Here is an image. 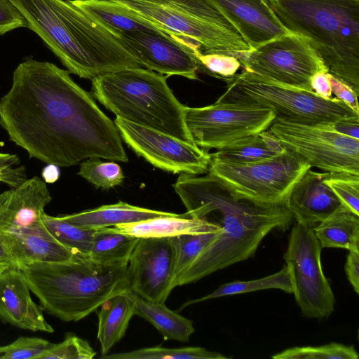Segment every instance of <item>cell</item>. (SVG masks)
Returning <instances> with one entry per match:
<instances>
[{
	"label": "cell",
	"instance_id": "18",
	"mask_svg": "<svg viewBox=\"0 0 359 359\" xmlns=\"http://www.w3.org/2000/svg\"><path fill=\"white\" fill-rule=\"evenodd\" d=\"M255 49L274 39L294 34L277 17L268 0H208Z\"/></svg>",
	"mask_w": 359,
	"mask_h": 359
},
{
	"label": "cell",
	"instance_id": "48",
	"mask_svg": "<svg viewBox=\"0 0 359 359\" xmlns=\"http://www.w3.org/2000/svg\"><path fill=\"white\" fill-rule=\"evenodd\" d=\"M0 182L6 184L11 188H16L22 184L18 180L3 172H0Z\"/></svg>",
	"mask_w": 359,
	"mask_h": 359
},
{
	"label": "cell",
	"instance_id": "29",
	"mask_svg": "<svg viewBox=\"0 0 359 359\" xmlns=\"http://www.w3.org/2000/svg\"><path fill=\"white\" fill-rule=\"evenodd\" d=\"M139 238L112 232L106 228L96 229L89 257L104 264L128 263Z\"/></svg>",
	"mask_w": 359,
	"mask_h": 359
},
{
	"label": "cell",
	"instance_id": "23",
	"mask_svg": "<svg viewBox=\"0 0 359 359\" xmlns=\"http://www.w3.org/2000/svg\"><path fill=\"white\" fill-rule=\"evenodd\" d=\"M175 214L176 213L150 210L119 201L78 213L60 215V217L80 227L98 229Z\"/></svg>",
	"mask_w": 359,
	"mask_h": 359
},
{
	"label": "cell",
	"instance_id": "31",
	"mask_svg": "<svg viewBox=\"0 0 359 359\" xmlns=\"http://www.w3.org/2000/svg\"><path fill=\"white\" fill-rule=\"evenodd\" d=\"M42 221L47 231L60 243L82 256H89L96 229H86L69 223L60 216L43 213Z\"/></svg>",
	"mask_w": 359,
	"mask_h": 359
},
{
	"label": "cell",
	"instance_id": "1",
	"mask_svg": "<svg viewBox=\"0 0 359 359\" xmlns=\"http://www.w3.org/2000/svg\"><path fill=\"white\" fill-rule=\"evenodd\" d=\"M52 62L29 57L0 99V126L29 158L69 167L89 158L128 162L119 132L88 93Z\"/></svg>",
	"mask_w": 359,
	"mask_h": 359
},
{
	"label": "cell",
	"instance_id": "24",
	"mask_svg": "<svg viewBox=\"0 0 359 359\" xmlns=\"http://www.w3.org/2000/svg\"><path fill=\"white\" fill-rule=\"evenodd\" d=\"M72 1L111 34L139 32H156L165 34L149 21L111 0H72Z\"/></svg>",
	"mask_w": 359,
	"mask_h": 359
},
{
	"label": "cell",
	"instance_id": "17",
	"mask_svg": "<svg viewBox=\"0 0 359 359\" xmlns=\"http://www.w3.org/2000/svg\"><path fill=\"white\" fill-rule=\"evenodd\" d=\"M52 197L46 183L35 176L0 194V232L51 236L42 221Z\"/></svg>",
	"mask_w": 359,
	"mask_h": 359
},
{
	"label": "cell",
	"instance_id": "44",
	"mask_svg": "<svg viewBox=\"0 0 359 359\" xmlns=\"http://www.w3.org/2000/svg\"><path fill=\"white\" fill-rule=\"evenodd\" d=\"M344 269L354 291L359 294V250L349 251Z\"/></svg>",
	"mask_w": 359,
	"mask_h": 359
},
{
	"label": "cell",
	"instance_id": "10",
	"mask_svg": "<svg viewBox=\"0 0 359 359\" xmlns=\"http://www.w3.org/2000/svg\"><path fill=\"white\" fill-rule=\"evenodd\" d=\"M321 250L312 227L298 223L292 226L283 257L295 301L306 318H325L334 309V296L323 272Z\"/></svg>",
	"mask_w": 359,
	"mask_h": 359
},
{
	"label": "cell",
	"instance_id": "32",
	"mask_svg": "<svg viewBox=\"0 0 359 359\" xmlns=\"http://www.w3.org/2000/svg\"><path fill=\"white\" fill-rule=\"evenodd\" d=\"M220 233L222 231L183 234L170 238L175 252L173 288L191 263Z\"/></svg>",
	"mask_w": 359,
	"mask_h": 359
},
{
	"label": "cell",
	"instance_id": "46",
	"mask_svg": "<svg viewBox=\"0 0 359 359\" xmlns=\"http://www.w3.org/2000/svg\"><path fill=\"white\" fill-rule=\"evenodd\" d=\"M41 175L46 183H54L60 177L59 166L55 164H47L43 168Z\"/></svg>",
	"mask_w": 359,
	"mask_h": 359
},
{
	"label": "cell",
	"instance_id": "14",
	"mask_svg": "<svg viewBox=\"0 0 359 359\" xmlns=\"http://www.w3.org/2000/svg\"><path fill=\"white\" fill-rule=\"evenodd\" d=\"M114 123L124 142L153 165L173 173L208 171L210 154L195 144L117 116Z\"/></svg>",
	"mask_w": 359,
	"mask_h": 359
},
{
	"label": "cell",
	"instance_id": "19",
	"mask_svg": "<svg viewBox=\"0 0 359 359\" xmlns=\"http://www.w3.org/2000/svg\"><path fill=\"white\" fill-rule=\"evenodd\" d=\"M30 291L20 268L8 265L0 275V320L23 330L53 332Z\"/></svg>",
	"mask_w": 359,
	"mask_h": 359
},
{
	"label": "cell",
	"instance_id": "2",
	"mask_svg": "<svg viewBox=\"0 0 359 359\" xmlns=\"http://www.w3.org/2000/svg\"><path fill=\"white\" fill-rule=\"evenodd\" d=\"M173 188L190 217L213 216V222L222 230L181 276L176 287L253 257L269 233L287 229L293 220L285 205L237 199L209 172L201 177L181 173Z\"/></svg>",
	"mask_w": 359,
	"mask_h": 359
},
{
	"label": "cell",
	"instance_id": "21",
	"mask_svg": "<svg viewBox=\"0 0 359 359\" xmlns=\"http://www.w3.org/2000/svg\"><path fill=\"white\" fill-rule=\"evenodd\" d=\"M112 232L140 238H171L183 234L222 231L216 222L190 217L187 212L160 216L134 223L107 227Z\"/></svg>",
	"mask_w": 359,
	"mask_h": 359
},
{
	"label": "cell",
	"instance_id": "26",
	"mask_svg": "<svg viewBox=\"0 0 359 359\" xmlns=\"http://www.w3.org/2000/svg\"><path fill=\"white\" fill-rule=\"evenodd\" d=\"M287 149L269 130L239 139L210 154L211 158L233 163H248L269 159Z\"/></svg>",
	"mask_w": 359,
	"mask_h": 359
},
{
	"label": "cell",
	"instance_id": "34",
	"mask_svg": "<svg viewBox=\"0 0 359 359\" xmlns=\"http://www.w3.org/2000/svg\"><path fill=\"white\" fill-rule=\"evenodd\" d=\"M274 359H358L353 346L330 343L320 346H297L271 356Z\"/></svg>",
	"mask_w": 359,
	"mask_h": 359
},
{
	"label": "cell",
	"instance_id": "28",
	"mask_svg": "<svg viewBox=\"0 0 359 359\" xmlns=\"http://www.w3.org/2000/svg\"><path fill=\"white\" fill-rule=\"evenodd\" d=\"M313 229L322 248L359 250V215L343 205Z\"/></svg>",
	"mask_w": 359,
	"mask_h": 359
},
{
	"label": "cell",
	"instance_id": "8",
	"mask_svg": "<svg viewBox=\"0 0 359 359\" xmlns=\"http://www.w3.org/2000/svg\"><path fill=\"white\" fill-rule=\"evenodd\" d=\"M224 81L226 90L216 102L259 105L272 110L277 118L323 127L340 118L359 116L337 97L325 99L313 91L286 86L247 70Z\"/></svg>",
	"mask_w": 359,
	"mask_h": 359
},
{
	"label": "cell",
	"instance_id": "13",
	"mask_svg": "<svg viewBox=\"0 0 359 359\" xmlns=\"http://www.w3.org/2000/svg\"><path fill=\"white\" fill-rule=\"evenodd\" d=\"M238 59L244 70L307 91H313L311 79L314 74L329 72L309 42L296 34L274 39Z\"/></svg>",
	"mask_w": 359,
	"mask_h": 359
},
{
	"label": "cell",
	"instance_id": "49",
	"mask_svg": "<svg viewBox=\"0 0 359 359\" xmlns=\"http://www.w3.org/2000/svg\"><path fill=\"white\" fill-rule=\"evenodd\" d=\"M8 265H10V264H6L0 262V275L8 267Z\"/></svg>",
	"mask_w": 359,
	"mask_h": 359
},
{
	"label": "cell",
	"instance_id": "3",
	"mask_svg": "<svg viewBox=\"0 0 359 359\" xmlns=\"http://www.w3.org/2000/svg\"><path fill=\"white\" fill-rule=\"evenodd\" d=\"M34 32L70 73L95 77L143 67L107 29L72 0H11Z\"/></svg>",
	"mask_w": 359,
	"mask_h": 359
},
{
	"label": "cell",
	"instance_id": "4",
	"mask_svg": "<svg viewBox=\"0 0 359 359\" xmlns=\"http://www.w3.org/2000/svg\"><path fill=\"white\" fill-rule=\"evenodd\" d=\"M128 263L104 264L89 256L20 268L43 309L65 322L79 321L107 299L130 290Z\"/></svg>",
	"mask_w": 359,
	"mask_h": 359
},
{
	"label": "cell",
	"instance_id": "9",
	"mask_svg": "<svg viewBox=\"0 0 359 359\" xmlns=\"http://www.w3.org/2000/svg\"><path fill=\"white\" fill-rule=\"evenodd\" d=\"M309 168L302 156L287 149L275 157L248 163L211 158L208 172L237 199L285 205L292 188Z\"/></svg>",
	"mask_w": 359,
	"mask_h": 359
},
{
	"label": "cell",
	"instance_id": "6",
	"mask_svg": "<svg viewBox=\"0 0 359 359\" xmlns=\"http://www.w3.org/2000/svg\"><path fill=\"white\" fill-rule=\"evenodd\" d=\"M166 79L144 67L128 68L92 79L91 91L117 117L194 143L184 122L185 106Z\"/></svg>",
	"mask_w": 359,
	"mask_h": 359
},
{
	"label": "cell",
	"instance_id": "42",
	"mask_svg": "<svg viewBox=\"0 0 359 359\" xmlns=\"http://www.w3.org/2000/svg\"><path fill=\"white\" fill-rule=\"evenodd\" d=\"M20 160L16 154L0 153V172L5 173L23 183L27 180L24 165L18 166Z\"/></svg>",
	"mask_w": 359,
	"mask_h": 359
},
{
	"label": "cell",
	"instance_id": "35",
	"mask_svg": "<svg viewBox=\"0 0 359 359\" xmlns=\"http://www.w3.org/2000/svg\"><path fill=\"white\" fill-rule=\"evenodd\" d=\"M78 175L97 188L109 189L120 185L124 175L120 165L114 162L102 161L89 158L81 163Z\"/></svg>",
	"mask_w": 359,
	"mask_h": 359
},
{
	"label": "cell",
	"instance_id": "45",
	"mask_svg": "<svg viewBox=\"0 0 359 359\" xmlns=\"http://www.w3.org/2000/svg\"><path fill=\"white\" fill-rule=\"evenodd\" d=\"M328 72H316L311 79L312 90L325 99H330L332 94L331 84L327 75Z\"/></svg>",
	"mask_w": 359,
	"mask_h": 359
},
{
	"label": "cell",
	"instance_id": "37",
	"mask_svg": "<svg viewBox=\"0 0 359 359\" xmlns=\"http://www.w3.org/2000/svg\"><path fill=\"white\" fill-rule=\"evenodd\" d=\"M53 344L39 337H20L10 344L3 346L0 359H40Z\"/></svg>",
	"mask_w": 359,
	"mask_h": 359
},
{
	"label": "cell",
	"instance_id": "33",
	"mask_svg": "<svg viewBox=\"0 0 359 359\" xmlns=\"http://www.w3.org/2000/svg\"><path fill=\"white\" fill-rule=\"evenodd\" d=\"M105 359H228L219 353L210 351L202 347L168 348L154 346L130 352L102 355Z\"/></svg>",
	"mask_w": 359,
	"mask_h": 359
},
{
	"label": "cell",
	"instance_id": "25",
	"mask_svg": "<svg viewBox=\"0 0 359 359\" xmlns=\"http://www.w3.org/2000/svg\"><path fill=\"white\" fill-rule=\"evenodd\" d=\"M100 307L97 339L104 355L125 335L134 307L128 291L107 299Z\"/></svg>",
	"mask_w": 359,
	"mask_h": 359
},
{
	"label": "cell",
	"instance_id": "36",
	"mask_svg": "<svg viewBox=\"0 0 359 359\" xmlns=\"http://www.w3.org/2000/svg\"><path fill=\"white\" fill-rule=\"evenodd\" d=\"M325 182L344 206L359 215V175L327 172Z\"/></svg>",
	"mask_w": 359,
	"mask_h": 359
},
{
	"label": "cell",
	"instance_id": "22",
	"mask_svg": "<svg viewBox=\"0 0 359 359\" xmlns=\"http://www.w3.org/2000/svg\"><path fill=\"white\" fill-rule=\"evenodd\" d=\"M0 236L19 267L32 263L69 261L79 255L52 236L4 232H0Z\"/></svg>",
	"mask_w": 359,
	"mask_h": 359
},
{
	"label": "cell",
	"instance_id": "11",
	"mask_svg": "<svg viewBox=\"0 0 359 359\" xmlns=\"http://www.w3.org/2000/svg\"><path fill=\"white\" fill-rule=\"evenodd\" d=\"M275 118L270 109L248 103L215 102L184 107V122L194 143L207 151L266 130Z\"/></svg>",
	"mask_w": 359,
	"mask_h": 359
},
{
	"label": "cell",
	"instance_id": "40",
	"mask_svg": "<svg viewBox=\"0 0 359 359\" xmlns=\"http://www.w3.org/2000/svg\"><path fill=\"white\" fill-rule=\"evenodd\" d=\"M20 27H27L26 19L11 0H0V36Z\"/></svg>",
	"mask_w": 359,
	"mask_h": 359
},
{
	"label": "cell",
	"instance_id": "15",
	"mask_svg": "<svg viewBox=\"0 0 359 359\" xmlns=\"http://www.w3.org/2000/svg\"><path fill=\"white\" fill-rule=\"evenodd\" d=\"M175 252L170 238H140L128 261L130 290L164 303L173 289Z\"/></svg>",
	"mask_w": 359,
	"mask_h": 359
},
{
	"label": "cell",
	"instance_id": "27",
	"mask_svg": "<svg viewBox=\"0 0 359 359\" xmlns=\"http://www.w3.org/2000/svg\"><path fill=\"white\" fill-rule=\"evenodd\" d=\"M128 294L133 302L134 315L152 324L165 339L186 342L194 332L193 321L168 309L164 303L147 301L133 292Z\"/></svg>",
	"mask_w": 359,
	"mask_h": 359
},
{
	"label": "cell",
	"instance_id": "16",
	"mask_svg": "<svg viewBox=\"0 0 359 359\" xmlns=\"http://www.w3.org/2000/svg\"><path fill=\"white\" fill-rule=\"evenodd\" d=\"M113 34L144 68L166 76L198 79L199 63L193 52L168 34L156 32Z\"/></svg>",
	"mask_w": 359,
	"mask_h": 359
},
{
	"label": "cell",
	"instance_id": "50",
	"mask_svg": "<svg viewBox=\"0 0 359 359\" xmlns=\"http://www.w3.org/2000/svg\"><path fill=\"white\" fill-rule=\"evenodd\" d=\"M2 350H3V346H0V354L2 352Z\"/></svg>",
	"mask_w": 359,
	"mask_h": 359
},
{
	"label": "cell",
	"instance_id": "39",
	"mask_svg": "<svg viewBox=\"0 0 359 359\" xmlns=\"http://www.w3.org/2000/svg\"><path fill=\"white\" fill-rule=\"evenodd\" d=\"M202 67L210 74L222 80L233 76L241 66L239 60L233 55L222 53H194Z\"/></svg>",
	"mask_w": 359,
	"mask_h": 359
},
{
	"label": "cell",
	"instance_id": "12",
	"mask_svg": "<svg viewBox=\"0 0 359 359\" xmlns=\"http://www.w3.org/2000/svg\"><path fill=\"white\" fill-rule=\"evenodd\" d=\"M312 167L359 175V140L325 128L276 118L268 129Z\"/></svg>",
	"mask_w": 359,
	"mask_h": 359
},
{
	"label": "cell",
	"instance_id": "47",
	"mask_svg": "<svg viewBox=\"0 0 359 359\" xmlns=\"http://www.w3.org/2000/svg\"><path fill=\"white\" fill-rule=\"evenodd\" d=\"M0 262L6 264H15L13 262L6 245L0 236ZM16 265V264H15Z\"/></svg>",
	"mask_w": 359,
	"mask_h": 359
},
{
	"label": "cell",
	"instance_id": "41",
	"mask_svg": "<svg viewBox=\"0 0 359 359\" xmlns=\"http://www.w3.org/2000/svg\"><path fill=\"white\" fill-rule=\"evenodd\" d=\"M331 84L332 91L336 97L349 106L356 112L359 113V104L358 101V95L355 92L351 86L345 81L327 74Z\"/></svg>",
	"mask_w": 359,
	"mask_h": 359
},
{
	"label": "cell",
	"instance_id": "5",
	"mask_svg": "<svg viewBox=\"0 0 359 359\" xmlns=\"http://www.w3.org/2000/svg\"><path fill=\"white\" fill-rule=\"evenodd\" d=\"M282 23L306 39L359 94V0H268Z\"/></svg>",
	"mask_w": 359,
	"mask_h": 359
},
{
	"label": "cell",
	"instance_id": "38",
	"mask_svg": "<svg viewBox=\"0 0 359 359\" xmlns=\"http://www.w3.org/2000/svg\"><path fill=\"white\" fill-rule=\"evenodd\" d=\"M95 355L87 341L72 335L59 344H53L40 359H92Z\"/></svg>",
	"mask_w": 359,
	"mask_h": 359
},
{
	"label": "cell",
	"instance_id": "30",
	"mask_svg": "<svg viewBox=\"0 0 359 359\" xmlns=\"http://www.w3.org/2000/svg\"><path fill=\"white\" fill-rule=\"evenodd\" d=\"M266 289H279L287 293H292L290 273L285 265L278 272L264 278L245 281L235 280L222 284L209 294L186 302L180 308L179 311L191 304L208 299Z\"/></svg>",
	"mask_w": 359,
	"mask_h": 359
},
{
	"label": "cell",
	"instance_id": "20",
	"mask_svg": "<svg viewBox=\"0 0 359 359\" xmlns=\"http://www.w3.org/2000/svg\"><path fill=\"white\" fill-rule=\"evenodd\" d=\"M326 175L309 168L292 188L285 205L297 223L313 228L342 205L325 184Z\"/></svg>",
	"mask_w": 359,
	"mask_h": 359
},
{
	"label": "cell",
	"instance_id": "43",
	"mask_svg": "<svg viewBox=\"0 0 359 359\" xmlns=\"http://www.w3.org/2000/svg\"><path fill=\"white\" fill-rule=\"evenodd\" d=\"M322 128L359 140V116L340 118Z\"/></svg>",
	"mask_w": 359,
	"mask_h": 359
},
{
	"label": "cell",
	"instance_id": "7",
	"mask_svg": "<svg viewBox=\"0 0 359 359\" xmlns=\"http://www.w3.org/2000/svg\"><path fill=\"white\" fill-rule=\"evenodd\" d=\"M146 19L193 53L237 58L251 48L208 0H111Z\"/></svg>",
	"mask_w": 359,
	"mask_h": 359
}]
</instances>
